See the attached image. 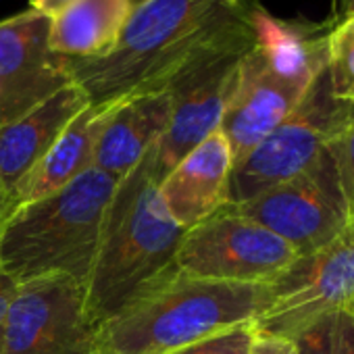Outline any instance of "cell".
<instances>
[{
  "label": "cell",
  "instance_id": "6da1fadb",
  "mask_svg": "<svg viewBox=\"0 0 354 354\" xmlns=\"http://www.w3.org/2000/svg\"><path fill=\"white\" fill-rule=\"evenodd\" d=\"M234 0H148L129 19L106 57L67 59L63 67L92 106L156 92L234 13Z\"/></svg>",
  "mask_w": 354,
  "mask_h": 354
},
{
  "label": "cell",
  "instance_id": "7a4b0ae2",
  "mask_svg": "<svg viewBox=\"0 0 354 354\" xmlns=\"http://www.w3.org/2000/svg\"><path fill=\"white\" fill-rule=\"evenodd\" d=\"M273 286L192 277L175 269L100 325V354H167L269 306Z\"/></svg>",
  "mask_w": 354,
  "mask_h": 354
},
{
  "label": "cell",
  "instance_id": "3957f363",
  "mask_svg": "<svg viewBox=\"0 0 354 354\" xmlns=\"http://www.w3.org/2000/svg\"><path fill=\"white\" fill-rule=\"evenodd\" d=\"M154 148L117 184L98 254L86 283L88 308L98 325L173 273L186 234L158 198Z\"/></svg>",
  "mask_w": 354,
  "mask_h": 354
},
{
  "label": "cell",
  "instance_id": "277c9868",
  "mask_svg": "<svg viewBox=\"0 0 354 354\" xmlns=\"http://www.w3.org/2000/svg\"><path fill=\"white\" fill-rule=\"evenodd\" d=\"M117 184L94 167L57 194L17 205L0 223V267L17 283L65 275L86 288Z\"/></svg>",
  "mask_w": 354,
  "mask_h": 354
},
{
  "label": "cell",
  "instance_id": "5b68a950",
  "mask_svg": "<svg viewBox=\"0 0 354 354\" xmlns=\"http://www.w3.org/2000/svg\"><path fill=\"white\" fill-rule=\"evenodd\" d=\"M252 40L250 0H238L230 19L162 84L160 90L171 98V115L152 152V173L158 184L194 146L219 129L240 61Z\"/></svg>",
  "mask_w": 354,
  "mask_h": 354
},
{
  "label": "cell",
  "instance_id": "8992f818",
  "mask_svg": "<svg viewBox=\"0 0 354 354\" xmlns=\"http://www.w3.org/2000/svg\"><path fill=\"white\" fill-rule=\"evenodd\" d=\"M331 94L327 71L317 75L294 111L232 169L230 205L248 203L306 171L352 115Z\"/></svg>",
  "mask_w": 354,
  "mask_h": 354
},
{
  "label": "cell",
  "instance_id": "52a82bcc",
  "mask_svg": "<svg viewBox=\"0 0 354 354\" xmlns=\"http://www.w3.org/2000/svg\"><path fill=\"white\" fill-rule=\"evenodd\" d=\"M296 259L279 236L225 205L186 230L175 267L201 279L273 286Z\"/></svg>",
  "mask_w": 354,
  "mask_h": 354
},
{
  "label": "cell",
  "instance_id": "ba28073f",
  "mask_svg": "<svg viewBox=\"0 0 354 354\" xmlns=\"http://www.w3.org/2000/svg\"><path fill=\"white\" fill-rule=\"evenodd\" d=\"M331 315L354 317V215L331 242L298 257L273 283L271 302L257 317L254 329L292 339Z\"/></svg>",
  "mask_w": 354,
  "mask_h": 354
},
{
  "label": "cell",
  "instance_id": "9c48e42d",
  "mask_svg": "<svg viewBox=\"0 0 354 354\" xmlns=\"http://www.w3.org/2000/svg\"><path fill=\"white\" fill-rule=\"evenodd\" d=\"M234 209L279 236L298 257L323 248L352 217L327 148L300 175Z\"/></svg>",
  "mask_w": 354,
  "mask_h": 354
},
{
  "label": "cell",
  "instance_id": "30bf717a",
  "mask_svg": "<svg viewBox=\"0 0 354 354\" xmlns=\"http://www.w3.org/2000/svg\"><path fill=\"white\" fill-rule=\"evenodd\" d=\"M0 354H100L86 288L65 275L19 283Z\"/></svg>",
  "mask_w": 354,
  "mask_h": 354
},
{
  "label": "cell",
  "instance_id": "8fae6325",
  "mask_svg": "<svg viewBox=\"0 0 354 354\" xmlns=\"http://www.w3.org/2000/svg\"><path fill=\"white\" fill-rule=\"evenodd\" d=\"M50 17L28 9L0 21V125L67 88L63 57L50 50Z\"/></svg>",
  "mask_w": 354,
  "mask_h": 354
},
{
  "label": "cell",
  "instance_id": "7c38bea8",
  "mask_svg": "<svg viewBox=\"0 0 354 354\" xmlns=\"http://www.w3.org/2000/svg\"><path fill=\"white\" fill-rule=\"evenodd\" d=\"M308 88L275 71L250 46L240 61L236 84L219 125L230 142L234 165L294 111Z\"/></svg>",
  "mask_w": 354,
  "mask_h": 354
},
{
  "label": "cell",
  "instance_id": "4fadbf2b",
  "mask_svg": "<svg viewBox=\"0 0 354 354\" xmlns=\"http://www.w3.org/2000/svg\"><path fill=\"white\" fill-rule=\"evenodd\" d=\"M234 156L221 129L177 162L158 184V198L182 230H192L230 205Z\"/></svg>",
  "mask_w": 354,
  "mask_h": 354
},
{
  "label": "cell",
  "instance_id": "5bb4252c",
  "mask_svg": "<svg viewBox=\"0 0 354 354\" xmlns=\"http://www.w3.org/2000/svg\"><path fill=\"white\" fill-rule=\"evenodd\" d=\"M88 104L84 90L69 84L17 121L0 125V186L11 198L28 173Z\"/></svg>",
  "mask_w": 354,
  "mask_h": 354
},
{
  "label": "cell",
  "instance_id": "9a60e30c",
  "mask_svg": "<svg viewBox=\"0 0 354 354\" xmlns=\"http://www.w3.org/2000/svg\"><path fill=\"white\" fill-rule=\"evenodd\" d=\"M169 115L167 90L142 92L109 104L94 148V167L123 180L156 146L167 129Z\"/></svg>",
  "mask_w": 354,
  "mask_h": 354
},
{
  "label": "cell",
  "instance_id": "2e32d148",
  "mask_svg": "<svg viewBox=\"0 0 354 354\" xmlns=\"http://www.w3.org/2000/svg\"><path fill=\"white\" fill-rule=\"evenodd\" d=\"M106 117V106L88 104L59 136L15 190V207L61 192L77 177L94 169V148Z\"/></svg>",
  "mask_w": 354,
  "mask_h": 354
},
{
  "label": "cell",
  "instance_id": "e0dca14e",
  "mask_svg": "<svg viewBox=\"0 0 354 354\" xmlns=\"http://www.w3.org/2000/svg\"><path fill=\"white\" fill-rule=\"evenodd\" d=\"M131 13L129 0H75L50 17V50L67 59L106 57Z\"/></svg>",
  "mask_w": 354,
  "mask_h": 354
},
{
  "label": "cell",
  "instance_id": "ac0fdd59",
  "mask_svg": "<svg viewBox=\"0 0 354 354\" xmlns=\"http://www.w3.org/2000/svg\"><path fill=\"white\" fill-rule=\"evenodd\" d=\"M327 77L331 94L354 104V17L337 19L327 38Z\"/></svg>",
  "mask_w": 354,
  "mask_h": 354
},
{
  "label": "cell",
  "instance_id": "d6986e66",
  "mask_svg": "<svg viewBox=\"0 0 354 354\" xmlns=\"http://www.w3.org/2000/svg\"><path fill=\"white\" fill-rule=\"evenodd\" d=\"M254 337V323H242L167 354H250Z\"/></svg>",
  "mask_w": 354,
  "mask_h": 354
},
{
  "label": "cell",
  "instance_id": "ffe728a7",
  "mask_svg": "<svg viewBox=\"0 0 354 354\" xmlns=\"http://www.w3.org/2000/svg\"><path fill=\"white\" fill-rule=\"evenodd\" d=\"M327 150L335 162L339 188L348 203L350 215H354V111L342 125V129L331 138Z\"/></svg>",
  "mask_w": 354,
  "mask_h": 354
},
{
  "label": "cell",
  "instance_id": "44dd1931",
  "mask_svg": "<svg viewBox=\"0 0 354 354\" xmlns=\"http://www.w3.org/2000/svg\"><path fill=\"white\" fill-rule=\"evenodd\" d=\"M333 321L335 315L323 317L300 333L292 337L294 354H331V337H333Z\"/></svg>",
  "mask_w": 354,
  "mask_h": 354
},
{
  "label": "cell",
  "instance_id": "7402d4cb",
  "mask_svg": "<svg viewBox=\"0 0 354 354\" xmlns=\"http://www.w3.org/2000/svg\"><path fill=\"white\" fill-rule=\"evenodd\" d=\"M331 354H354V317L335 315Z\"/></svg>",
  "mask_w": 354,
  "mask_h": 354
},
{
  "label": "cell",
  "instance_id": "603a6c76",
  "mask_svg": "<svg viewBox=\"0 0 354 354\" xmlns=\"http://www.w3.org/2000/svg\"><path fill=\"white\" fill-rule=\"evenodd\" d=\"M19 290V283L0 267V350H3L5 342V331H7V321L11 313V304L15 300V294Z\"/></svg>",
  "mask_w": 354,
  "mask_h": 354
},
{
  "label": "cell",
  "instance_id": "cb8c5ba5",
  "mask_svg": "<svg viewBox=\"0 0 354 354\" xmlns=\"http://www.w3.org/2000/svg\"><path fill=\"white\" fill-rule=\"evenodd\" d=\"M250 354H294V342L288 339V337L257 331Z\"/></svg>",
  "mask_w": 354,
  "mask_h": 354
},
{
  "label": "cell",
  "instance_id": "d4e9b609",
  "mask_svg": "<svg viewBox=\"0 0 354 354\" xmlns=\"http://www.w3.org/2000/svg\"><path fill=\"white\" fill-rule=\"evenodd\" d=\"M75 0H30V9L44 13L48 17L59 15L61 11H65L67 7H71Z\"/></svg>",
  "mask_w": 354,
  "mask_h": 354
},
{
  "label": "cell",
  "instance_id": "484cf974",
  "mask_svg": "<svg viewBox=\"0 0 354 354\" xmlns=\"http://www.w3.org/2000/svg\"><path fill=\"white\" fill-rule=\"evenodd\" d=\"M15 209V203H13V198L7 194V190L0 186V223L5 221V217L11 213Z\"/></svg>",
  "mask_w": 354,
  "mask_h": 354
},
{
  "label": "cell",
  "instance_id": "4316f807",
  "mask_svg": "<svg viewBox=\"0 0 354 354\" xmlns=\"http://www.w3.org/2000/svg\"><path fill=\"white\" fill-rule=\"evenodd\" d=\"M346 17H354V0H342L337 19H346Z\"/></svg>",
  "mask_w": 354,
  "mask_h": 354
},
{
  "label": "cell",
  "instance_id": "83f0119b",
  "mask_svg": "<svg viewBox=\"0 0 354 354\" xmlns=\"http://www.w3.org/2000/svg\"><path fill=\"white\" fill-rule=\"evenodd\" d=\"M144 3H148V0H129L131 9H136V7H140V5H144Z\"/></svg>",
  "mask_w": 354,
  "mask_h": 354
},
{
  "label": "cell",
  "instance_id": "f1b7e54d",
  "mask_svg": "<svg viewBox=\"0 0 354 354\" xmlns=\"http://www.w3.org/2000/svg\"><path fill=\"white\" fill-rule=\"evenodd\" d=\"M234 3H238V0H234Z\"/></svg>",
  "mask_w": 354,
  "mask_h": 354
},
{
  "label": "cell",
  "instance_id": "f546056e",
  "mask_svg": "<svg viewBox=\"0 0 354 354\" xmlns=\"http://www.w3.org/2000/svg\"><path fill=\"white\" fill-rule=\"evenodd\" d=\"M339 5H342V0H339Z\"/></svg>",
  "mask_w": 354,
  "mask_h": 354
}]
</instances>
